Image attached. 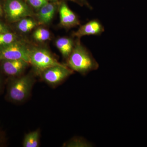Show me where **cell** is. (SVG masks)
I'll use <instances>...</instances> for the list:
<instances>
[{
  "label": "cell",
  "instance_id": "cell-19",
  "mask_svg": "<svg viewBox=\"0 0 147 147\" xmlns=\"http://www.w3.org/2000/svg\"><path fill=\"white\" fill-rule=\"evenodd\" d=\"M9 31L11 30L9 26L0 20V34Z\"/></svg>",
  "mask_w": 147,
  "mask_h": 147
},
{
  "label": "cell",
  "instance_id": "cell-3",
  "mask_svg": "<svg viewBox=\"0 0 147 147\" xmlns=\"http://www.w3.org/2000/svg\"><path fill=\"white\" fill-rule=\"evenodd\" d=\"M3 8L6 21L10 24L34 15L30 6L24 0H3Z\"/></svg>",
  "mask_w": 147,
  "mask_h": 147
},
{
  "label": "cell",
  "instance_id": "cell-2",
  "mask_svg": "<svg viewBox=\"0 0 147 147\" xmlns=\"http://www.w3.org/2000/svg\"><path fill=\"white\" fill-rule=\"evenodd\" d=\"M35 80L31 74L8 78L5 96L7 100L15 103L25 101L31 94Z\"/></svg>",
  "mask_w": 147,
  "mask_h": 147
},
{
  "label": "cell",
  "instance_id": "cell-8",
  "mask_svg": "<svg viewBox=\"0 0 147 147\" xmlns=\"http://www.w3.org/2000/svg\"><path fill=\"white\" fill-rule=\"evenodd\" d=\"M58 10L61 27L68 29L80 25V22L78 17L69 8L64 1L59 3Z\"/></svg>",
  "mask_w": 147,
  "mask_h": 147
},
{
  "label": "cell",
  "instance_id": "cell-10",
  "mask_svg": "<svg viewBox=\"0 0 147 147\" xmlns=\"http://www.w3.org/2000/svg\"><path fill=\"white\" fill-rule=\"evenodd\" d=\"M59 3L50 2L46 3L38 10L37 18L38 24L47 25L52 21L56 11L58 9Z\"/></svg>",
  "mask_w": 147,
  "mask_h": 147
},
{
  "label": "cell",
  "instance_id": "cell-1",
  "mask_svg": "<svg viewBox=\"0 0 147 147\" xmlns=\"http://www.w3.org/2000/svg\"><path fill=\"white\" fill-rule=\"evenodd\" d=\"M66 65L73 70L86 75L90 71L96 70L99 65L91 53L77 38L72 52L67 59Z\"/></svg>",
  "mask_w": 147,
  "mask_h": 147
},
{
  "label": "cell",
  "instance_id": "cell-16",
  "mask_svg": "<svg viewBox=\"0 0 147 147\" xmlns=\"http://www.w3.org/2000/svg\"><path fill=\"white\" fill-rule=\"evenodd\" d=\"M89 144L84 139L80 138H74L66 142L63 146L67 147H89Z\"/></svg>",
  "mask_w": 147,
  "mask_h": 147
},
{
  "label": "cell",
  "instance_id": "cell-22",
  "mask_svg": "<svg viewBox=\"0 0 147 147\" xmlns=\"http://www.w3.org/2000/svg\"><path fill=\"white\" fill-rule=\"evenodd\" d=\"M49 1H59V0H48ZM62 1H70L73 2H74L75 3H76L78 4L79 5L83 6L82 3L79 1L78 0H62Z\"/></svg>",
  "mask_w": 147,
  "mask_h": 147
},
{
  "label": "cell",
  "instance_id": "cell-6",
  "mask_svg": "<svg viewBox=\"0 0 147 147\" xmlns=\"http://www.w3.org/2000/svg\"><path fill=\"white\" fill-rule=\"evenodd\" d=\"M74 73L66 65L55 66L45 69L40 74L41 79L51 86L61 84Z\"/></svg>",
  "mask_w": 147,
  "mask_h": 147
},
{
  "label": "cell",
  "instance_id": "cell-7",
  "mask_svg": "<svg viewBox=\"0 0 147 147\" xmlns=\"http://www.w3.org/2000/svg\"><path fill=\"white\" fill-rule=\"evenodd\" d=\"M30 64L23 59L8 60L0 61L1 73L8 78L21 76Z\"/></svg>",
  "mask_w": 147,
  "mask_h": 147
},
{
  "label": "cell",
  "instance_id": "cell-18",
  "mask_svg": "<svg viewBox=\"0 0 147 147\" xmlns=\"http://www.w3.org/2000/svg\"><path fill=\"white\" fill-rule=\"evenodd\" d=\"M7 141L8 139L5 132L0 128V147L7 146L8 143Z\"/></svg>",
  "mask_w": 147,
  "mask_h": 147
},
{
  "label": "cell",
  "instance_id": "cell-9",
  "mask_svg": "<svg viewBox=\"0 0 147 147\" xmlns=\"http://www.w3.org/2000/svg\"><path fill=\"white\" fill-rule=\"evenodd\" d=\"M105 31L104 27L97 20H91L82 25L73 33V36L80 38L85 36L99 35Z\"/></svg>",
  "mask_w": 147,
  "mask_h": 147
},
{
  "label": "cell",
  "instance_id": "cell-17",
  "mask_svg": "<svg viewBox=\"0 0 147 147\" xmlns=\"http://www.w3.org/2000/svg\"><path fill=\"white\" fill-rule=\"evenodd\" d=\"M27 3L34 9L38 10L49 1L48 0H26Z\"/></svg>",
  "mask_w": 147,
  "mask_h": 147
},
{
  "label": "cell",
  "instance_id": "cell-12",
  "mask_svg": "<svg viewBox=\"0 0 147 147\" xmlns=\"http://www.w3.org/2000/svg\"><path fill=\"white\" fill-rule=\"evenodd\" d=\"M40 131L38 129L25 135L23 140V147H38L39 146Z\"/></svg>",
  "mask_w": 147,
  "mask_h": 147
},
{
  "label": "cell",
  "instance_id": "cell-14",
  "mask_svg": "<svg viewBox=\"0 0 147 147\" xmlns=\"http://www.w3.org/2000/svg\"><path fill=\"white\" fill-rule=\"evenodd\" d=\"M50 31L44 28L37 29L33 34V38L38 42H42L46 41L50 38Z\"/></svg>",
  "mask_w": 147,
  "mask_h": 147
},
{
  "label": "cell",
  "instance_id": "cell-15",
  "mask_svg": "<svg viewBox=\"0 0 147 147\" xmlns=\"http://www.w3.org/2000/svg\"><path fill=\"white\" fill-rule=\"evenodd\" d=\"M18 39L17 35L11 31L1 34H0V46L10 44Z\"/></svg>",
  "mask_w": 147,
  "mask_h": 147
},
{
  "label": "cell",
  "instance_id": "cell-13",
  "mask_svg": "<svg viewBox=\"0 0 147 147\" xmlns=\"http://www.w3.org/2000/svg\"><path fill=\"white\" fill-rule=\"evenodd\" d=\"M16 28L19 31L27 33L31 31L37 26L38 22L32 18V17H26L16 22Z\"/></svg>",
  "mask_w": 147,
  "mask_h": 147
},
{
  "label": "cell",
  "instance_id": "cell-5",
  "mask_svg": "<svg viewBox=\"0 0 147 147\" xmlns=\"http://www.w3.org/2000/svg\"><path fill=\"white\" fill-rule=\"evenodd\" d=\"M30 50V48L26 43L19 39L10 44L1 45L0 46V61L23 59L29 63Z\"/></svg>",
  "mask_w": 147,
  "mask_h": 147
},
{
  "label": "cell",
  "instance_id": "cell-23",
  "mask_svg": "<svg viewBox=\"0 0 147 147\" xmlns=\"http://www.w3.org/2000/svg\"><path fill=\"white\" fill-rule=\"evenodd\" d=\"M1 72L0 71V92L2 90L3 86V81L1 75Z\"/></svg>",
  "mask_w": 147,
  "mask_h": 147
},
{
  "label": "cell",
  "instance_id": "cell-11",
  "mask_svg": "<svg viewBox=\"0 0 147 147\" xmlns=\"http://www.w3.org/2000/svg\"><path fill=\"white\" fill-rule=\"evenodd\" d=\"M75 42L71 38L63 37L57 39L55 44L63 58L67 59L73 50Z\"/></svg>",
  "mask_w": 147,
  "mask_h": 147
},
{
  "label": "cell",
  "instance_id": "cell-20",
  "mask_svg": "<svg viewBox=\"0 0 147 147\" xmlns=\"http://www.w3.org/2000/svg\"><path fill=\"white\" fill-rule=\"evenodd\" d=\"M78 1L82 4V5H86L88 8L92 9V7L90 5V4L88 2L87 0H78Z\"/></svg>",
  "mask_w": 147,
  "mask_h": 147
},
{
  "label": "cell",
  "instance_id": "cell-4",
  "mask_svg": "<svg viewBox=\"0 0 147 147\" xmlns=\"http://www.w3.org/2000/svg\"><path fill=\"white\" fill-rule=\"evenodd\" d=\"M29 63L39 75L47 69L61 64L47 49L36 47L30 48Z\"/></svg>",
  "mask_w": 147,
  "mask_h": 147
},
{
  "label": "cell",
  "instance_id": "cell-21",
  "mask_svg": "<svg viewBox=\"0 0 147 147\" xmlns=\"http://www.w3.org/2000/svg\"><path fill=\"white\" fill-rule=\"evenodd\" d=\"M4 15L3 8V0H0V18Z\"/></svg>",
  "mask_w": 147,
  "mask_h": 147
}]
</instances>
